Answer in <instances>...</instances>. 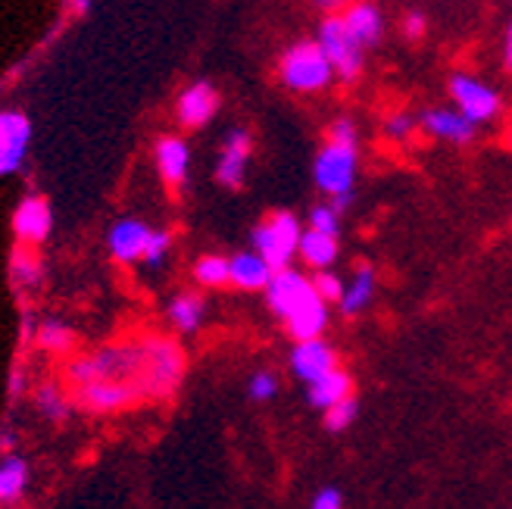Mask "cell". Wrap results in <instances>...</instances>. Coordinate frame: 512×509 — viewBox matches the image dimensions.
<instances>
[{
  "label": "cell",
  "instance_id": "23",
  "mask_svg": "<svg viewBox=\"0 0 512 509\" xmlns=\"http://www.w3.org/2000/svg\"><path fill=\"white\" fill-rule=\"evenodd\" d=\"M253 253H260V257L269 263L272 272L288 269V263H291V257H294V253L275 238V232L269 228V222H263V225H256V228H253Z\"/></svg>",
  "mask_w": 512,
  "mask_h": 509
},
{
  "label": "cell",
  "instance_id": "32",
  "mask_svg": "<svg viewBox=\"0 0 512 509\" xmlns=\"http://www.w3.org/2000/svg\"><path fill=\"white\" fill-rule=\"evenodd\" d=\"M313 291H316V297H319L322 303H341V297H344L341 278H338L335 272H328V269H322V272L313 278Z\"/></svg>",
  "mask_w": 512,
  "mask_h": 509
},
{
  "label": "cell",
  "instance_id": "1",
  "mask_svg": "<svg viewBox=\"0 0 512 509\" xmlns=\"http://www.w3.org/2000/svg\"><path fill=\"white\" fill-rule=\"evenodd\" d=\"M72 388L91 385L107 378H135L141 385V344H110L94 353L75 356L66 369Z\"/></svg>",
  "mask_w": 512,
  "mask_h": 509
},
{
  "label": "cell",
  "instance_id": "24",
  "mask_svg": "<svg viewBox=\"0 0 512 509\" xmlns=\"http://www.w3.org/2000/svg\"><path fill=\"white\" fill-rule=\"evenodd\" d=\"M375 294V272L369 266H363L360 272L353 275V282L344 288V297H341V310L347 316H356L360 310L369 307V300Z\"/></svg>",
  "mask_w": 512,
  "mask_h": 509
},
{
  "label": "cell",
  "instance_id": "28",
  "mask_svg": "<svg viewBox=\"0 0 512 509\" xmlns=\"http://www.w3.org/2000/svg\"><path fill=\"white\" fill-rule=\"evenodd\" d=\"M194 278H197V285H203V288H225L228 285V260L216 257V253H210V257H200L197 266H194Z\"/></svg>",
  "mask_w": 512,
  "mask_h": 509
},
{
  "label": "cell",
  "instance_id": "20",
  "mask_svg": "<svg viewBox=\"0 0 512 509\" xmlns=\"http://www.w3.org/2000/svg\"><path fill=\"white\" fill-rule=\"evenodd\" d=\"M350 388H353L350 375L344 369H331L328 375L313 381L310 391H306V397H310V403L316 406V410H328V406H335L344 397H350Z\"/></svg>",
  "mask_w": 512,
  "mask_h": 509
},
{
  "label": "cell",
  "instance_id": "31",
  "mask_svg": "<svg viewBox=\"0 0 512 509\" xmlns=\"http://www.w3.org/2000/svg\"><path fill=\"white\" fill-rule=\"evenodd\" d=\"M169 247H172V235H169V232H150L141 260H144L150 269H160V266L166 263V257H169Z\"/></svg>",
  "mask_w": 512,
  "mask_h": 509
},
{
  "label": "cell",
  "instance_id": "3",
  "mask_svg": "<svg viewBox=\"0 0 512 509\" xmlns=\"http://www.w3.org/2000/svg\"><path fill=\"white\" fill-rule=\"evenodd\" d=\"M331 79H335V72H331L316 41H300L281 57V82H285L291 91L316 94V91L328 88Z\"/></svg>",
  "mask_w": 512,
  "mask_h": 509
},
{
  "label": "cell",
  "instance_id": "39",
  "mask_svg": "<svg viewBox=\"0 0 512 509\" xmlns=\"http://www.w3.org/2000/svg\"><path fill=\"white\" fill-rule=\"evenodd\" d=\"M25 391V372L22 369H13L10 372V397H19Z\"/></svg>",
  "mask_w": 512,
  "mask_h": 509
},
{
  "label": "cell",
  "instance_id": "11",
  "mask_svg": "<svg viewBox=\"0 0 512 509\" xmlns=\"http://www.w3.org/2000/svg\"><path fill=\"white\" fill-rule=\"evenodd\" d=\"M291 369L300 381L313 385L322 375H328L331 369H338V353L328 341L313 338V341H297L294 353H291Z\"/></svg>",
  "mask_w": 512,
  "mask_h": 509
},
{
  "label": "cell",
  "instance_id": "10",
  "mask_svg": "<svg viewBox=\"0 0 512 509\" xmlns=\"http://www.w3.org/2000/svg\"><path fill=\"white\" fill-rule=\"evenodd\" d=\"M50 228H54V213H50V203L44 197H25L16 213H13V232L22 247H35L41 244Z\"/></svg>",
  "mask_w": 512,
  "mask_h": 509
},
{
  "label": "cell",
  "instance_id": "34",
  "mask_svg": "<svg viewBox=\"0 0 512 509\" xmlns=\"http://www.w3.org/2000/svg\"><path fill=\"white\" fill-rule=\"evenodd\" d=\"M310 228L313 232H322V235H331V238H338V228H341V216L335 213L325 203V207H313L310 213Z\"/></svg>",
  "mask_w": 512,
  "mask_h": 509
},
{
  "label": "cell",
  "instance_id": "15",
  "mask_svg": "<svg viewBox=\"0 0 512 509\" xmlns=\"http://www.w3.org/2000/svg\"><path fill=\"white\" fill-rule=\"evenodd\" d=\"M247 160H250V135L244 129H232L225 138V150L219 157L216 175L225 188H241L244 172H247Z\"/></svg>",
  "mask_w": 512,
  "mask_h": 509
},
{
  "label": "cell",
  "instance_id": "14",
  "mask_svg": "<svg viewBox=\"0 0 512 509\" xmlns=\"http://www.w3.org/2000/svg\"><path fill=\"white\" fill-rule=\"evenodd\" d=\"M153 228L141 219H122L110 228V253L119 263H138L144 257V247Z\"/></svg>",
  "mask_w": 512,
  "mask_h": 509
},
{
  "label": "cell",
  "instance_id": "43",
  "mask_svg": "<svg viewBox=\"0 0 512 509\" xmlns=\"http://www.w3.org/2000/svg\"><path fill=\"white\" fill-rule=\"evenodd\" d=\"M506 66L512 69V25H509V35H506Z\"/></svg>",
  "mask_w": 512,
  "mask_h": 509
},
{
  "label": "cell",
  "instance_id": "37",
  "mask_svg": "<svg viewBox=\"0 0 512 509\" xmlns=\"http://www.w3.org/2000/svg\"><path fill=\"white\" fill-rule=\"evenodd\" d=\"M313 509H344V497L338 488H322L313 497Z\"/></svg>",
  "mask_w": 512,
  "mask_h": 509
},
{
  "label": "cell",
  "instance_id": "22",
  "mask_svg": "<svg viewBox=\"0 0 512 509\" xmlns=\"http://www.w3.org/2000/svg\"><path fill=\"white\" fill-rule=\"evenodd\" d=\"M297 253L303 257L306 266H313V269H328L331 263L338 260V238H331V235H322V232H303L300 235V244H297Z\"/></svg>",
  "mask_w": 512,
  "mask_h": 509
},
{
  "label": "cell",
  "instance_id": "21",
  "mask_svg": "<svg viewBox=\"0 0 512 509\" xmlns=\"http://www.w3.org/2000/svg\"><path fill=\"white\" fill-rule=\"evenodd\" d=\"M203 316H207V300H203L197 291H185L169 303V319L182 335H194Z\"/></svg>",
  "mask_w": 512,
  "mask_h": 509
},
{
  "label": "cell",
  "instance_id": "40",
  "mask_svg": "<svg viewBox=\"0 0 512 509\" xmlns=\"http://www.w3.org/2000/svg\"><path fill=\"white\" fill-rule=\"evenodd\" d=\"M350 203H353V191H347V194H338V197H331V203H328V207L331 210H335L338 216L350 207Z\"/></svg>",
  "mask_w": 512,
  "mask_h": 509
},
{
  "label": "cell",
  "instance_id": "12",
  "mask_svg": "<svg viewBox=\"0 0 512 509\" xmlns=\"http://www.w3.org/2000/svg\"><path fill=\"white\" fill-rule=\"evenodd\" d=\"M216 107H219V97L213 85L194 82L178 94V122H182L185 129H200V125H207L213 119Z\"/></svg>",
  "mask_w": 512,
  "mask_h": 509
},
{
  "label": "cell",
  "instance_id": "33",
  "mask_svg": "<svg viewBox=\"0 0 512 509\" xmlns=\"http://www.w3.org/2000/svg\"><path fill=\"white\" fill-rule=\"evenodd\" d=\"M247 394H250V400H256V403L272 400V397L278 394V378H275V372H269V369L253 372L250 385H247Z\"/></svg>",
  "mask_w": 512,
  "mask_h": 509
},
{
  "label": "cell",
  "instance_id": "18",
  "mask_svg": "<svg viewBox=\"0 0 512 509\" xmlns=\"http://www.w3.org/2000/svg\"><path fill=\"white\" fill-rule=\"evenodd\" d=\"M188 166H191V154H188V144L182 138H160L157 141V169H160L166 185H172V188L185 185Z\"/></svg>",
  "mask_w": 512,
  "mask_h": 509
},
{
  "label": "cell",
  "instance_id": "36",
  "mask_svg": "<svg viewBox=\"0 0 512 509\" xmlns=\"http://www.w3.org/2000/svg\"><path fill=\"white\" fill-rule=\"evenodd\" d=\"M328 141H335V144H353L356 147V125L350 119H338L335 125H331Z\"/></svg>",
  "mask_w": 512,
  "mask_h": 509
},
{
  "label": "cell",
  "instance_id": "2",
  "mask_svg": "<svg viewBox=\"0 0 512 509\" xmlns=\"http://www.w3.org/2000/svg\"><path fill=\"white\" fill-rule=\"evenodd\" d=\"M185 375V353L172 338L141 341V388L144 397H166Z\"/></svg>",
  "mask_w": 512,
  "mask_h": 509
},
{
  "label": "cell",
  "instance_id": "7",
  "mask_svg": "<svg viewBox=\"0 0 512 509\" xmlns=\"http://www.w3.org/2000/svg\"><path fill=\"white\" fill-rule=\"evenodd\" d=\"M75 397L91 413H119L125 406H132L144 397V388L135 378H107L91 381V385L75 388Z\"/></svg>",
  "mask_w": 512,
  "mask_h": 509
},
{
  "label": "cell",
  "instance_id": "8",
  "mask_svg": "<svg viewBox=\"0 0 512 509\" xmlns=\"http://www.w3.org/2000/svg\"><path fill=\"white\" fill-rule=\"evenodd\" d=\"M32 144V122L19 110L0 113V175L19 172L25 150Z\"/></svg>",
  "mask_w": 512,
  "mask_h": 509
},
{
  "label": "cell",
  "instance_id": "4",
  "mask_svg": "<svg viewBox=\"0 0 512 509\" xmlns=\"http://www.w3.org/2000/svg\"><path fill=\"white\" fill-rule=\"evenodd\" d=\"M316 44H319V50L325 54L331 72L341 75L344 82H353L356 75L363 72V47L347 35L341 16H328V19L322 22L319 41H316Z\"/></svg>",
  "mask_w": 512,
  "mask_h": 509
},
{
  "label": "cell",
  "instance_id": "30",
  "mask_svg": "<svg viewBox=\"0 0 512 509\" xmlns=\"http://www.w3.org/2000/svg\"><path fill=\"white\" fill-rule=\"evenodd\" d=\"M356 400H353V394L350 397H344L341 403H335V406H328L325 410V428L328 431H344V428H350L353 425V419H356Z\"/></svg>",
  "mask_w": 512,
  "mask_h": 509
},
{
  "label": "cell",
  "instance_id": "25",
  "mask_svg": "<svg viewBox=\"0 0 512 509\" xmlns=\"http://www.w3.org/2000/svg\"><path fill=\"white\" fill-rule=\"evenodd\" d=\"M25 485H29V463H22L19 456H7L0 463V503L19 500Z\"/></svg>",
  "mask_w": 512,
  "mask_h": 509
},
{
  "label": "cell",
  "instance_id": "17",
  "mask_svg": "<svg viewBox=\"0 0 512 509\" xmlns=\"http://www.w3.org/2000/svg\"><path fill=\"white\" fill-rule=\"evenodd\" d=\"M272 269L269 263L260 257V253H238V257L228 260V282L241 291H266V285L272 282Z\"/></svg>",
  "mask_w": 512,
  "mask_h": 509
},
{
  "label": "cell",
  "instance_id": "5",
  "mask_svg": "<svg viewBox=\"0 0 512 509\" xmlns=\"http://www.w3.org/2000/svg\"><path fill=\"white\" fill-rule=\"evenodd\" d=\"M316 175V185L328 194V197H338L353 191L356 182V147L353 144H335L328 141L313 166Z\"/></svg>",
  "mask_w": 512,
  "mask_h": 509
},
{
  "label": "cell",
  "instance_id": "42",
  "mask_svg": "<svg viewBox=\"0 0 512 509\" xmlns=\"http://www.w3.org/2000/svg\"><path fill=\"white\" fill-rule=\"evenodd\" d=\"M347 4H350V0H316V7H322V10H341Z\"/></svg>",
  "mask_w": 512,
  "mask_h": 509
},
{
  "label": "cell",
  "instance_id": "16",
  "mask_svg": "<svg viewBox=\"0 0 512 509\" xmlns=\"http://www.w3.org/2000/svg\"><path fill=\"white\" fill-rule=\"evenodd\" d=\"M422 129L431 135V138H441V141H450V144H469L475 138V129L463 113L456 110H447V107H434L422 116Z\"/></svg>",
  "mask_w": 512,
  "mask_h": 509
},
{
  "label": "cell",
  "instance_id": "29",
  "mask_svg": "<svg viewBox=\"0 0 512 509\" xmlns=\"http://www.w3.org/2000/svg\"><path fill=\"white\" fill-rule=\"evenodd\" d=\"M35 406L41 410V416H47V419H63L66 416V397L54 385H41L35 391Z\"/></svg>",
  "mask_w": 512,
  "mask_h": 509
},
{
  "label": "cell",
  "instance_id": "19",
  "mask_svg": "<svg viewBox=\"0 0 512 509\" xmlns=\"http://www.w3.org/2000/svg\"><path fill=\"white\" fill-rule=\"evenodd\" d=\"M285 322H288V332H291L294 341L322 338V332L328 328V303H322L319 297H313L310 303H303L297 313H291Z\"/></svg>",
  "mask_w": 512,
  "mask_h": 509
},
{
  "label": "cell",
  "instance_id": "27",
  "mask_svg": "<svg viewBox=\"0 0 512 509\" xmlns=\"http://www.w3.org/2000/svg\"><path fill=\"white\" fill-rule=\"evenodd\" d=\"M10 275L19 288H38L41 285V260L38 253L29 247L13 250V263H10Z\"/></svg>",
  "mask_w": 512,
  "mask_h": 509
},
{
  "label": "cell",
  "instance_id": "41",
  "mask_svg": "<svg viewBox=\"0 0 512 509\" xmlns=\"http://www.w3.org/2000/svg\"><path fill=\"white\" fill-rule=\"evenodd\" d=\"M69 10H72L75 16H85V13L91 10V0H69Z\"/></svg>",
  "mask_w": 512,
  "mask_h": 509
},
{
  "label": "cell",
  "instance_id": "26",
  "mask_svg": "<svg viewBox=\"0 0 512 509\" xmlns=\"http://www.w3.org/2000/svg\"><path fill=\"white\" fill-rule=\"evenodd\" d=\"M35 341L44 347V350H50V353H69L72 347H75V332L66 325V322H60V319H47V322H41L38 328H35Z\"/></svg>",
  "mask_w": 512,
  "mask_h": 509
},
{
  "label": "cell",
  "instance_id": "38",
  "mask_svg": "<svg viewBox=\"0 0 512 509\" xmlns=\"http://www.w3.org/2000/svg\"><path fill=\"white\" fill-rule=\"evenodd\" d=\"M403 35H406L409 41H419V38L425 35V16H422V13H409V16L403 19Z\"/></svg>",
  "mask_w": 512,
  "mask_h": 509
},
{
  "label": "cell",
  "instance_id": "13",
  "mask_svg": "<svg viewBox=\"0 0 512 509\" xmlns=\"http://www.w3.org/2000/svg\"><path fill=\"white\" fill-rule=\"evenodd\" d=\"M344 29L347 35L360 44L363 50L366 47H375L384 35V19H381V10L375 4H369V0H360V4H347L344 7Z\"/></svg>",
  "mask_w": 512,
  "mask_h": 509
},
{
  "label": "cell",
  "instance_id": "9",
  "mask_svg": "<svg viewBox=\"0 0 512 509\" xmlns=\"http://www.w3.org/2000/svg\"><path fill=\"white\" fill-rule=\"evenodd\" d=\"M266 297H269L272 313L281 316V319H288L291 313H297L303 307V303H310L316 297V291H313L310 278H303L300 272L278 269L272 275V282L266 285Z\"/></svg>",
  "mask_w": 512,
  "mask_h": 509
},
{
  "label": "cell",
  "instance_id": "6",
  "mask_svg": "<svg viewBox=\"0 0 512 509\" xmlns=\"http://www.w3.org/2000/svg\"><path fill=\"white\" fill-rule=\"evenodd\" d=\"M450 97L456 104V113H463L472 125L491 122L500 113V94L466 72H456L450 79Z\"/></svg>",
  "mask_w": 512,
  "mask_h": 509
},
{
  "label": "cell",
  "instance_id": "35",
  "mask_svg": "<svg viewBox=\"0 0 512 509\" xmlns=\"http://www.w3.org/2000/svg\"><path fill=\"white\" fill-rule=\"evenodd\" d=\"M384 132H388L394 141H403V138H409V135L416 132V119L409 116V113H394L388 119V125H384Z\"/></svg>",
  "mask_w": 512,
  "mask_h": 509
}]
</instances>
